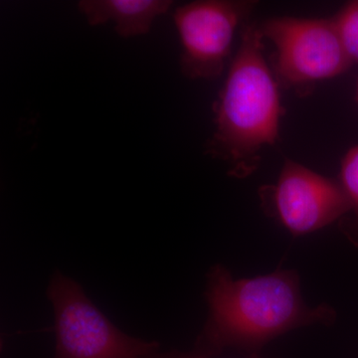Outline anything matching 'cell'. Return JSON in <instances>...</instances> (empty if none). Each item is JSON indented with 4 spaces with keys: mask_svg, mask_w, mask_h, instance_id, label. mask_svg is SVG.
<instances>
[{
    "mask_svg": "<svg viewBox=\"0 0 358 358\" xmlns=\"http://www.w3.org/2000/svg\"><path fill=\"white\" fill-rule=\"evenodd\" d=\"M206 298L210 313L195 352L208 357L228 348L255 352L292 329L331 324L336 317L329 306L306 305L300 278L293 270L235 281L227 268L214 266Z\"/></svg>",
    "mask_w": 358,
    "mask_h": 358,
    "instance_id": "obj_1",
    "label": "cell"
},
{
    "mask_svg": "<svg viewBox=\"0 0 358 358\" xmlns=\"http://www.w3.org/2000/svg\"><path fill=\"white\" fill-rule=\"evenodd\" d=\"M240 45L213 105L214 131L205 155L220 160L232 178L255 173L262 152L279 140L284 109L280 85L265 57L259 22L241 28Z\"/></svg>",
    "mask_w": 358,
    "mask_h": 358,
    "instance_id": "obj_2",
    "label": "cell"
},
{
    "mask_svg": "<svg viewBox=\"0 0 358 358\" xmlns=\"http://www.w3.org/2000/svg\"><path fill=\"white\" fill-rule=\"evenodd\" d=\"M264 40L275 47L273 72L280 87L299 96L315 85L341 76L353 64L331 18L282 16L259 22Z\"/></svg>",
    "mask_w": 358,
    "mask_h": 358,
    "instance_id": "obj_3",
    "label": "cell"
},
{
    "mask_svg": "<svg viewBox=\"0 0 358 358\" xmlns=\"http://www.w3.org/2000/svg\"><path fill=\"white\" fill-rule=\"evenodd\" d=\"M47 296L55 313L53 358H148L159 352L157 341L122 333L61 272L52 275Z\"/></svg>",
    "mask_w": 358,
    "mask_h": 358,
    "instance_id": "obj_4",
    "label": "cell"
},
{
    "mask_svg": "<svg viewBox=\"0 0 358 358\" xmlns=\"http://www.w3.org/2000/svg\"><path fill=\"white\" fill-rule=\"evenodd\" d=\"M253 0H200L178 6L173 20L181 42L179 66L190 80L222 75L238 28L250 21Z\"/></svg>",
    "mask_w": 358,
    "mask_h": 358,
    "instance_id": "obj_5",
    "label": "cell"
},
{
    "mask_svg": "<svg viewBox=\"0 0 358 358\" xmlns=\"http://www.w3.org/2000/svg\"><path fill=\"white\" fill-rule=\"evenodd\" d=\"M260 196L265 210L296 236L338 222L350 211L339 180L289 159H285L277 183L261 188Z\"/></svg>",
    "mask_w": 358,
    "mask_h": 358,
    "instance_id": "obj_6",
    "label": "cell"
},
{
    "mask_svg": "<svg viewBox=\"0 0 358 358\" xmlns=\"http://www.w3.org/2000/svg\"><path fill=\"white\" fill-rule=\"evenodd\" d=\"M171 0H81L78 3L91 26L112 22L122 38L150 33L155 18L173 6Z\"/></svg>",
    "mask_w": 358,
    "mask_h": 358,
    "instance_id": "obj_7",
    "label": "cell"
},
{
    "mask_svg": "<svg viewBox=\"0 0 358 358\" xmlns=\"http://www.w3.org/2000/svg\"><path fill=\"white\" fill-rule=\"evenodd\" d=\"M338 180L350 203V211L338 221L339 230L350 243L358 247V143L341 160Z\"/></svg>",
    "mask_w": 358,
    "mask_h": 358,
    "instance_id": "obj_8",
    "label": "cell"
},
{
    "mask_svg": "<svg viewBox=\"0 0 358 358\" xmlns=\"http://www.w3.org/2000/svg\"><path fill=\"white\" fill-rule=\"evenodd\" d=\"M331 20L346 55L358 65V0L346 2Z\"/></svg>",
    "mask_w": 358,
    "mask_h": 358,
    "instance_id": "obj_9",
    "label": "cell"
},
{
    "mask_svg": "<svg viewBox=\"0 0 358 358\" xmlns=\"http://www.w3.org/2000/svg\"><path fill=\"white\" fill-rule=\"evenodd\" d=\"M148 358H210L208 357H205L203 355H200V353L196 352H178V350H171V352H159L155 353L152 357ZM251 358H260L257 355H253V357Z\"/></svg>",
    "mask_w": 358,
    "mask_h": 358,
    "instance_id": "obj_10",
    "label": "cell"
},
{
    "mask_svg": "<svg viewBox=\"0 0 358 358\" xmlns=\"http://www.w3.org/2000/svg\"><path fill=\"white\" fill-rule=\"evenodd\" d=\"M357 101L358 103V82H357Z\"/></svg>",
    "mask_w": 358,
    "mask_h": 358,
    "instance_id": "obj_11",
    "label": "cell"
}]
</instances>
